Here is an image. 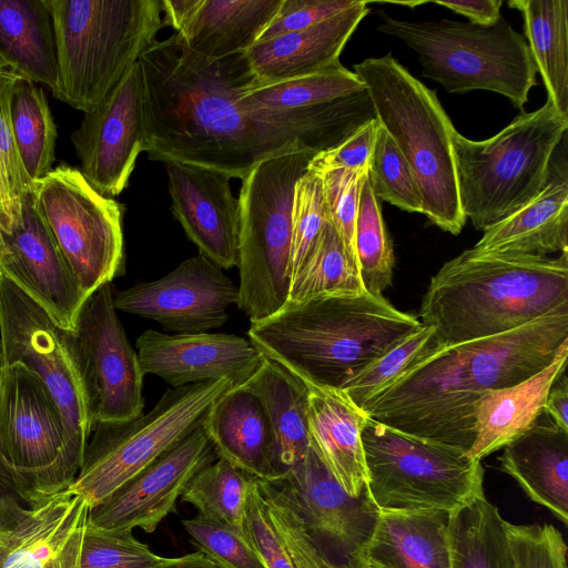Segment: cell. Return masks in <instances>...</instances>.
Instances as JSON below:
<instances>
[{
    "mask_svg": "<svg viewBox=\"0 0 568 568\" xmlns=\"http://www.w3.org/2000/svg\"><path fill=\"white\" fill-rule=\"evenodd\" d=\"M139 64L144 152L150 160L243 180L270 156L306 149L294 131L264 122L240 105L243 91L254 81L245 53L209 60L173 33L145 50Z\"/></svg>",
    "mask_w": 568,
    "mask_h": 568,
    "instance_id": "1",
    "label": "cell"
},
{
    "mask_svg": "<svg viewBox=\"0 0 568 568\" xmlns=\"http://www.w3.org/2000/svg\"><path fill=\"white\" fill-rule=\"evenodd\" d=\"M567 342L568 310H560L503 334L443 345L362 409L396 430L467 453L480 396L541 371Z\"/></svg>",
    "mask_w": 568,
    "mask_h": 568,
    "instance_id": "2",
    "label": "cell"
},
{
    "mask_svg": "<svg viewBox=\"0 0 568 568\" xmlns=\"http://www.w3.org/2000/svg\"><path fill=\"white\" fill-rule=\"evenodd\" d=\"M568 310V252L477 254L470 248L432 276L419 308L442 345L503 334Z\"/></svg>",
    "mask_w": 568,
    "mask_h": 568,
    "instance_id": "3",
    "label": "cell"
},
{
    "mask_svg": "<svg viewBox=\"0 0 568 568\" xmlns=\"http://www.w3.org/2000/svg\"><path fill=\"white\" fill-rule=\"evenodd\" d=\"M423 326L383 295H325L286 304L251 323L248 339L304 383L341 389L362 369Z\"/></svg>",
    "mask_w": 568,
    "mask_h": 568,
    "instance_id": "4",
    "label": "cell"
},
{
    "mask_svg": "<svg viewBox=\"0 0 568 568\" xmlns=\"http://www.w3.org/2000/svg\"><path fill=\"white\" fill-rule=\"evenodd\" d=\"M55 40L52 94L92 111L139 61L163 27L161 0H45Z\"/></svg>",
    "mask_w": 568,
    "mask_h": 568,
    "instance_id": "5",
    "label": "cell"
},
{
    "mask_svg": "<svg viewBox=\"0 0 568 568\" xmlns=\"http://www.w3.org/2000/svg\"><path fill=\"white\" fill-rule=\"evenodd\" d=\"M373 103L375 118L410 165L423 197V214L457 235L462 211L452 145L455 129L430 90L390 52L353 65Z\"/></svg>",
    "mask_w": 568,
    "mask_h": 568,
    "instance_id": "6",
    "label": "cell"
},
{
    "mask_svg": "<svg viewBox=\"0 0 568 568\" xmlns=\"http://www.w3.org/2000/svg\"><path fill=\"white\" fill-rule=\"evenodd\" d=\"M567 129L568 118L546 101L486 140H469L453 130L460 207L476 230L497 223L541 191Z\"/></svg>",
    "mask_w": 568,
    "mask_h": 568,
    "instance_id": "7",
    "label": "cell"
},
{
    "mask_svg": "<svg viewBox=\"0 0 568 568\" xmlns=\"http://www.w3.org/2000/svg\"><path fill=\"white\" fill-rule=\"evenodd\" d=\"M378 30L413 49L422 74L447 92L493 91L524 112L529 91L538 84L537 70L524 34L500 16L481 26L440 19L407 21L385 12Z\"/></svg>",
    "mask_w": 568,
    "mask_h": 568,
    "instance_id": "8",
    "label": "cell"
},
{
    "mask_svg": "<svg viewBox=\"0 0 568 568\" xmlns=\"http://www.w3.org/2000/svg\"><path fill=\"white\" fill-rule=\"evenodd\" d=\"M315 154L294 149L270 156L242 180L237 306L251 323L272 316L287 301L294 190Z\"/></svg>",
    "mask_w": 568,
    "mask_h": 568,
    "instance_id": "9",
    "label": "cell"
},
{
    "mask_svg": "<svg viewBox=\"0 0 568 568\" xmlns=\"http://www.w3.org/2000/svg\"><path fill=\"white\" fill-rule=\"evenodd\" d=\"M366 490L379 511H453L484 496L481 462L368 416L361 432Z\"/></svg>",
    "mask_w": 568,
    "mask_h": 568,
    "instance_id": "10",
    "label": "cell"
},
{
    "mask_svg": "<svg viewBox=\"0 0 568 568\" xmlns=\"http://www.w3.org/2000/svg\"><path fill=\"white\" fill-rule=\"evenodd\" d=\"M232 388L226 378L172 387L146 414L94 424L82 466L67 490L94 508L201 426L215 400Z\"/></svg>",
    "mask_w": 568,
    "mask_h": 568,
    "instance_id": "11",
    "label": "cell"
},
{
    "mask_svg": "<svg viewBox=\"0 0 568 568\" xmlns=\"http://www.w3.org/2000/svg\"><path fill=\"white\" fill-rule=\"evenodd\" d=\"M0 449L27 506L67 490L83 463L43 382L21 364L2 366L0 375Z\"/></svg>",
    "mask_w": 568,
    "mask_h": 568,
    "instance_id": "12",
    "label": "cell"
},
{
    "mask_svg": "<svg viewBox=\"0 0 568 568\" xmlns=\"http://www.w3.org/2000/svg\"><path fill=\"white\" fill-rule=\"evenodd\" d=\"M33 202L87 298L123 271L122 205L60 164L33 183Z\"/></svg>",
    "mask_w": 568,
    "mask_h": 568,
    "instance_id": "13",
    "label": "cell"
},
{
    "mask_svg": "<svg viewBox=\"0 0 568 568\" xmlns=\"http://www.w3.org/2000/svg\"><path fill=\"white\" fill-rule=\"evenodd\" d=\"M0 344L3 366L21 364L43 382L84 458L93 424L75 333L1 273Z\"/></svg>",
    "mask_w": 568,
    "mask_h": 568,
    "instance_id": "14",
    "label": "cell"
},
{
    "mask_svg": "<svg viewBox=\"0 0 568 568\" xmlns=\"http://www.w3.org/2000/svg\"><path fill=\"white\" fill-rule=\"evenodd\" d=\"M239 103L257 119L294 131L316 153L336 146L375 119L365 85L339 61L294 79L253 81Z\"/></svg>",
    "mask_w": 568,
    "mask_h": 568,
    "instance_id": "15",
    "label": "cell"
},
{
    "mask_svg": "<svg viewBox=\"0 0 568 568\" xmlns=\"http://www.w3.org/2000/svg\"><path fill=\"white\" fill-rule=\"evenodd\" d=\"M79 345L92 424L120 423L142 414L144 374L114 306L111 283L95 290L78 313Z\"/></svg>",
    "mask_w": 568,
    "mask_h": 568,
    "instance_id": "16",
    "label": "cell"
},
{
    "mask_svg": "<svg viewBox=\"0 0 568 568\" xmlns=\"http://www.w3.org/2000/svg\"><path fill=\"white\" fill-rule=\"evenodd\" d=\"M143 106L138 61L71 134L81 173L102 195L116 196L126 189L145 150Z\"/></svg>",
    "mask_w": 568,
    "mask_h": 568,
    "instance_id": "17",
    "label": "cell"
},
{
    "mask_svg": "<svg viewBox=\"0 0 568 568\" xmlns=\"http://www.w3.org/2000/svg\"><path fill=\"white\" fill-rule=\"evenodd\" d=\"M237 302L239 286L200 253L161 278L114 292L116 310L153 320L175 334L222 326Z\"/></svg>",
    "mask_w": 568,
    "mask_h": 568,
    "instance_id": "18",
    "label": "cell"
},
{
    "mask_svg": "<svg viewBox=\"0 0 568 568\" xmlns=\"http://www.w3.org/2000/svg\"><path fill=\"white\" fill-rule=\"evenodd\" d=\"M10 223L0 225V273L40 304L63 328L74 331L87 300L39 215L32 192Z\"/></svg>",
    "mask_w": 568,
    "mask_h": 568,
    "instance_id": "19",
    "label": "cell"
},
{
    "mask_svg": "<svg viewBox=\"0 0 568 568\" xmlns=\"http://www.w3.org/2000/svg\"><path fill=\"white\" fill-rule=\"evenodd\" d=\"M90 506L64 490L37 506L0 501V568H81Z\"/></svg>",
    "mask_w": 568,
    "mask_h": 568,
    "instance_id": "20",
    "label": "cell"
},
{
    "mask_svg": "<svg viewBox=\"0 0 568 568\" xmlns=\"http://www.w3.org/2000/svg\"><path fill=\"white\" fill-rule=\"evenodd\" d=\"M274 484L310 532L339 558L343 567L359 556L379 515L366 488L359 497L348 495L312 447Z\"/></svg>",
    "mask_w": 568,
    "mask_h": 568,
    "instance_id": "21",
    "label": "cell"
},
{
    "mask_svg": "<svg viewBox=\"0 0 568 568\" xmlns=\"http://www.w3.org/2000/svg\"><path fill=\"white\" fill-rule=\"evenodd\" d=\"M216 459L201 425L91 508L88 521L104 529L153 532L194 475Z\"/></svg>",
    "mask_w": 568,
    "mask_h": 568,
    "instance_id": "22",
    "label": "cell"
},
{
    "mask_svg": "<svg viewBox=\"0 0 568 568\" xmlns=\"http://www.w3.org/2000/svg\"><path fill=\"white\" fill-rule=\"evenodd\" d=\"M136 354L144 375H156L173 388L223 378L240 387L265 357L250 339L234 334L154 329L136 338Z\"/></svg>",
    "mask_w": 568,
    "mask_h": 568,
    "instance_id": "23",
    "label": "cell"
},
{
    "mask_svg": "<svg viewBox=\"0 0 568 568\" xmlns=\"http://www.w3.org/2000/svg\"><path fill=\"white\" fill-rule=\"evenodd\" d=\"M164 165L171 210L187 237L219 267L237 266L240 209L231 178L190 164Z\"/></svg>",
    "mask_w": 568,
    "mask_h": 568,
    "instance_id": "24",
    "label": "cell"
},
{
    "mask_svg": "<svg viewBox=\"0 0 568 568\" xmlns=\"http://www.w3.org/2000/svg\"><path fill=\"white\" fill-rule=\"evenodd\" d=\"M202 427L217 458L260 481L274 483L284 476L265 409L247 389L232 388L216 399Z\"/></svg>",
    "mask_w": 568,
    "mask_h": 568,
    "instance_id": "25",
    "label": "cell"
},
{
    "mask_svg": "<svg viewBox=\"0 0 568 568\" xmlns=\"http://www.w3.org/2000/svg\"><path fill=\"white\" fill-rule=\"evenodd\" d=\"M244 535L266 568H344L310 532L274 483L254 481Z\"/></svg>",
    "mask_w": 568,
    "mask_h": 568,
    "instance_id": "26",
    "label": "cell"
},
{
    "mask_svg": "<svg viewBox=\"0 0 568 568\" xmlns=\"http://www.w3.org/2000/svg\"><path fill=\"white\" fill-rule=\"evenodd\" d=\"M366 1L313 27L254 43L245 57L256 84L311 74L337 61L347 41L367 16Z\"/></svg>",
    "mask_w": 568,
    "mask_h": 568,
    "instance_id": "27",
    "label": "cell"
},
{
    "mask_svg": "<svg viewBox=\"0 0 568 568\" xmlns=\"http://www.w3.org/2000/svg\"><path fill=\"white\" fill-rule=\"evenodd\" d=\"M304 384L310 445L346 493L359 497L367 484L361 439L366 414L341 389Z\"/></svg>",
    "mask_w": 568,
    "mask_h": 568,
    "instance_id": "28",
    "label": "cell"
},
{
    "mask_svg": "<svg viewBox=\"0 0 568 568\" xmlns=\"http://www.w3.org/2000/svg\"><path fill=\"white\" fill-rule=\"evenodd\" d=\"M567 358L568 342L550 364L525 381L486 390L474 407L475 440L467 455L481 462L532 427L545 413L551 386L566 373Z\"/></svg>",
    "mask_w": 568,
    "mask_h": 568,
    "instance_id": "29",
    "label": "cell"
},
{
    "mask_svg": "<svg viewBox=\"0 0 568 568\" xmlns=\"http://www.w3.org/2000/svg\"><path fill=\"white\" fill-rule=\"evenodd\" d=\"M477 254L540 255L568 252L567 170L550 173L529 202L483 231Z\"/></svg>",
    "mask_w": 568,
    "mask_h": 568,
    "instance_id": "30",
    "label": "cell"
},
{
    "mask_svg": "<svg viewBox=\"0 0 568 568\" xmlns=\"http://www.w3.org/2000/svg\"><path fill=\"white\" fill-rule=\"evenodd\" d=\"M500 469L526 495L568 524V430L540 418L504 447Z\"/></svg>",
    "mask_w": 568,
    "mask_h": 568,
    "instance_id": "31",
    "label": "cell"
},
{
    "mask_svg": "<svg viewBox=\"0 0 568 568\" xmlns=\"http://www.w3.org/2000/svg\"><path fill=\"white\" fill-rule=\"evenodd\" d=\"M449 516L444 509L379 511L368 542L353 560L379 568H450Z\"/></svg>",
    "mask_w": 568,
    "mask_h": 568,
    "instance_id": "32",
    "label": "cell"
},
{
    "mask_svg": "<svg viewBox=\"0 0 568 568\" xmlns=\"http://www.w3.org/2000/svg\"><path fill=\"white\" fill-rule=\"evenodd\" d=\"M281 3L282 0H192L175 33L189 50L209 60L245 53Z\"/></svg>",
    "mask_w": 568,
    "mask_h": 568,
    "instance_id": "33",
    "label": "cell"
},
{
    "mask_svg": "<svg viewBox=\"0 0 568 568\" xmlns=\"http://www.w3.org/2000/svg\"><path fill=\"white\" fill-rule=\"evenodd\" d=\"M0 59L21 77L54 87L57 50L45 0H0Z\"/></svg>",
    "mask_w": 568,
    "mask_h": 568,
    "instance_id": "34",
    "label": "cell"
},
{
    "mask_svg": "<svg viewBox=\"0 0 568 568\" xmlns=\"http://www.w3.org/2000/svg\"><path fill=\"white\" fill-rule=\"evenodd\" d=\"M240 387L253 393L262 403L275 436L283 470L303 460L311 447L304 382L265 356L254 375Z\"/></svg>",
    "mask_w": 568,
    "mask_h": 568,
    "instance_id": "35",
    "label": "cell"
},
{
    "mask_svg": "<svg viewBox=\"0 0 568 568\" xmlns=\"http://www.w3.org/2000/svg\"><path fill=\"white\" fill-rule=\"evenodd\" d=\"M520 11L524 37L549 101L568 118V1L510 0Z\"/></svg>",
    "mask_w": 568,
    "mask_h": 568,
    "instance_id": "36",
    "label": "cell"
},
{
    "mask_svg": "<svg viewBox=\"0 0 568 568\" xmlns=\"http://www.w3.org/2000/svg\"><path fill=\"white\" fill-rule=\"evenodd\" d=\"M450 568H517L506 520L484 496L449 516Z\"/></svg>",
    "mask_w": 568,
    "mask_h": 568,
    "instance_id": "37",
    "label": "cell"
},
{
    "mask_svg": "<svg viewBox=\"0 0 568 568\" xmlns=\"http://www.w3.org/2000/svg\"><path fill=\"white\" fill-rule=\"evenodd\" d=\"M11 122L21 165L34 183L53 170L57 128L42 89L23 77L12 93Z\"/></svg>",
    "mask_w": 568,
    "mask_h": 568,
    "instance_id": "38",
    "label": "cell"
},
{
    "mask_svg": "<svg viewBox=\"0 0 568 568\" xmlns=\"http://www.w3.org/2000/svg\"><path fill=\"white\" fill-rule=\"evenodd\" d=\"M364 292L358 272L347 260L337 233L327 222L292 277L285 305L318 296Z\"/></svg>",
    "mask_w": 568,
    "mask_h": 568,
    "instance_id": "39",
    "label": "cell"
},
{
    "mask_svg": "<svg viewBox=\"0 0 568 568\" xmlns=\"http://www.w3.org/2000/svg\"><path fill=\"white\" fill-rule=\"evenodd\" d=\"M255 480L229 462L217 458L194 475L181 499L193 505L199 510L197 515L244 535L246 503Z\"/></svg>",
    "mask_w": 568,
    "mask_h": 568,
    "instance_id": "40",
    "label": "cell"
},
{
    "mask_svg": "<svg viewBox=\"0 0 568 568\" xmlns=\"http://www.w3.org/2000/svg\"><path fill=\"white\" fill-rule=\"evenodd\" d=\"M355 251L365 291L382 296L392 283L395 258L379 200L374 194L367 176L358 203Z\"/></svg>",
    "mask_w": 568,
    "mask_h": 568,
    "instance_id": "41",
    "label": "cell"
},
{
    "mask_svg": "<svg viewBox=\"0 0 568 568\" xmlns=\"http://www.w3.org/2000/svg\"><path fill=\"white\" fill-rule=\"evenodd\" d=\"M442 346L435 328L423 325L362 369L341 390L357 407L363 408L408 368Z\"/></svg>",
    "mask_w": 568,
    "mask_h": 568,
    "instance_id": "42",
    "label": "cell"
},
{
    "mask_svg": "<svg viewBox=\"0 0 568 568\" xmlns=\"http://www.w3.org/2000/svg\"><path fill=\"white\" fill-rule=\"evenodd\" d=\"M367 179L378 200L423 214V197L415 174L388 133L379 125Z\"/></svg>",
    "mask_w": 568,
    "mask_h": 568,
    "instance_id": "43",
    "label": "cell"
},
{
    "mask_svg": "<svg viewBox=\"0 0 568 568\" xmlns=\"http://www.w3.org/2000/svg\"><path fill=\"white\" fill-rule=\"evenodd\" d=\"M169 560L140 542L132 530L104 529L87 524L81 568H156Z\"/></svg>",
    "mask_w": 568,
    "mask_h": 568,
    "instance_id": "44",
    "label": "cell"
},
{
    "mask_svg": "<svg viewBox=\"0 0 568 568\" xmlns=\"http://www.w3.org/2000/svg\"><path fill=\"white\" fill-rule=\"evenodd\" d=\"M327 222L322 178L307 170L296 182L293 196L290 284Z\"/></svg>",
    "mask_w": 568,
    "mask_h": 568,
    "instance_id": "45",
    "label": "cell"
},
{
    "mask_svg": "<svg viewBox=\"0 0 568 568\" xmlns=\"http://www.w3.org/2000/svg\"><path fill=\"white\" fill-rule=\"evenodd\" d=\"M367 171L336 169L318 173L323 182L328 222L337 233L347 260L357 272L355 226Z\"/></svg>",
    "mask_w": 568,
    "mask_h": 568,
    "instance_id": "46",
    "label": "cell"
},
{
    "mask_svg": "<svg viewBox=\"0 0 568 568\" xmlns=\"http://www.w3.org/2000/svg\"><path fill=\"white\" fill-rule=\"evenodd\" d=\"M192 545L219 568H266L246 537L201 515L182 520Z\"/></svg>",
    "mask_w": 568,
    "mask_h": 568,
    "instance_id": "47",
    "label": "cell"
},
{
    "mask_svg": "<svg viewBox=\"0 0 568 568\" xmlns=\"http://www.w3.org/2000/svg\"><path fill=\"white\" fill-rule=\"evenodd\" d=\"M506 528L517 568H567V545L552 525L506 521Z\"/></svg>",
    "mask_w": 568,
    "mask_h": 568,
    "instance_id": "48",
    "label": "cell"
},
{
    "mask_svg": "<svg viewBox=\"0 0 568 568\" xmlns=\"http://www.w3.org/2000/svg\"><path fill=\"white\" fill-rule=\"evenodd\" d=\"M21 75L0 59V166L16 202L33 191V183L26 174L13 140L11 99Z\"/></svg>",
    "mask_w": 568,
    "mask_h": 568,
    "instance_id": "49",
    "label": "cell"
},
{
    "mask_svg": "<svg viewBox=\"0 0 568 568\" xmlns=\"http://www.w3.org/2000/svg\"><path fill=\"white\" fill-rule=\"evenodd\" d=\"M359 0H282L256 42L318 24L354 7ZM255 42V43H256Z\"/></svg>",
    "mask_w": 568,
    "mask_h": 568,
    "instance_id": "50",
    "label": "cell"
},
{
    "mask_svg": "<svg viewBox=\"0 0 568 568\" xmlns=\"http://www.w3.org/2000/svg\"><path fill=\"white\" fill-rule=\"evenodd\" d=\"M377 119L367 121L336 146L316 153L307 170L323 173L329 170H368L378 132Z\"/></svg>",
    "mask_w": 568,
    "mask_h": 568,
    "instance_id": "51",
    "label": "cell"
},
{
    "mask_svg": "<svg viewBox=\"0 0 568 568\" xmlns=\"http://www.w3.org/2000/svg\"><path fill=\"white\" fill-rule=\"evenodd\" d=\"M458 14L466 17L471 23L488 26L496 22L500 14L501 0H467V1H432Z\"/></svg>",
    "mask_w": 568,
    "mask_h": 568,
    "instance_id": "52",
    "label": "cell"
},
{
    "mask_svg": "<svg viewBox=\"0 0 568 568\" xmlns=\"http://www.w3.org/2000/svg\"><path fill=\"white\" fill-rule=\"evenodd\" d=\"M545 413L560 428L568 430V381L564 373L551 386Z\"/></svg>",
    "mask_w": 568,
    "mask_h": 568,
    "instance_id": "53",
    "label": "cell"
},
{
    "mask_svg": "<svg viewBox=\"0 0 568 568\" xmlns=\"http://www.w3.org/2000/svg\"><path fill=\"white\" fill-rule=\"evenodd\" d=\"M21 202L11 196L4 174L0 166V225L10 223L20 210Z\"/></svg>",
    "mask_w": 568,
    "mask_h": 568,
    "instance_id": "54",
    "label": "cell"
},
{
    "mask_svg": "<svg viewBox=\"0 0 568 568\" xmlns=\"http://www.w3.org/2000/svg\"><path fill=\"white\" fill-rule=\"evenodd\" d=\"M156 568H219L201 551H195L170 560Z\"/></svg>",
    "mask_w": 568,
    "mask_h": 568,
    "instance_id": "55",
    "label": "cell"
},
{
    "mask_svg": "<svg viewBox=\"0 0 568 568\" xmlns=\"http://www.w3.org/2000/svg\"><path fill=\"white\" fill-rule=\"evenodd\" d=\"M2 353H1V344H0V375L2 371ZM16 496L14 487L12 483L11 475L6 466L3 460L1 449H0V501L7 496ZM17 497V496H16Z\"/></svg>",
    "mask_w": 568,
    "mask_h": 568,
    "instance_id": "56",
    "label": "cell"
},
{
    "mask_svg": "<svg viewBox=\"0 0 568 568\" xmlns=\"http://www.w3.org/2000/svg\"><path fill=\"white\" fill-rule=\"evenodd\" d=\"M344 568H379L359 560H351Z\"/></svg>",
    "mask_w": 568,
    "mask_h": 568,
    "instance_id": "57",
    "label": "cell"
}]
</instances>
